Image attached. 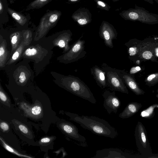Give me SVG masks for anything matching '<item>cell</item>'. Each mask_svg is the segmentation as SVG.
Returning a JSON list of instances; mask_svg holds the SVG:
<instances>
[{"instance_id": "3", "label": "cell", "mask_w": 158, "mask_h": 158, "mask_svg": "<svg viewBox=\"0 0 158 158\" xmlns=\"http://www.w3.org/2000/svg\"><path fill=\"white\" fill-rule=\"evenodd\" d=\"M61 15L62 12L60 11L48 10L40 19L37 32L40 34L46 32L56 25Z\"/></svg>"}, {"instance_id": "27", "label": "cell", "mask_w": 158, "mask_h": 158, "mask_svg": "<svg viewBox=\"0 0 158 158\" xmlns=\"http://www.w3.org/2000/svg\"><path fill=\"white\" fill-rule=\"evenodd\" d=\"M19 33L18 32H15L12 37L11 39V42L13 45H15L17 43L18 39V36L19 35Z\"/></svg>"}, {"instance_id": "30", "label": "cell", "mask_w": 158, "mask_h": 158, "mask_svg": "<svg viewBox=\"0 0 158 158\" xmlns=\"http://www.w3.org/2000/svg\"><path fill=\"white\" fill-rule=\"evenodd\" d=\"M19 82L21 83H23L26 80V77L25 74L23 72H22L20 73L19 77Z\"/></svg>"}, {"instance_id": "11", "label": "cell", "mask_w": 158, "mask_h": 158, "mask_svg": "<svg viewBox=\"0 0 158 158\" xmlns=\"http://www.w3.org/2000/svg\"><path fill=\"white\" fill-rule=\"evenodd\" d=\"M21 107L28 116L38 118L42 115V108L39 104L31 106L25 103H22Z\"/></svg>"}, {"instance_id": "29", "label": "cell", "mask_w": 158, "mask_h": 158, "mask_svg": "<svg viewBox=\"0 0 158 158\" xmlns=\"http://www.w3.org/2000/svg\"><path fill=\"white\" fill-rule=\"evenodd\" d=\"M137 51V48L136 47L130 48L129 50V53L130 55L132 56L135 55Z\"/></svg>"}, {"instance_id": "1", "label": "cell", "mask_w": 158, "mask_h": 158, "mask_svg": "<svg viewBox=\"0 0 158 158\" xmlns=\"http://www.w3.org/2000/svg\"><path fill=\"white\" fill-rule=\"evenodd\" d=\"M66 114L71 120L94 134L111 139H114L118 135L116 129L103 119L96 116L79 115L70 112Z\"/></svg>"}, {"instance_id": "40", "label": "cell", "mask_w": 158, "mask_h": 158, "mask_svg": "<svg viewBox=\"0 0 158 158\" xmlns=\"http://www.w3.org/2000/svg\"><path fill=\"white\" fill-rule=\"evenodd\" d=\"M156 53L157 56H158V48H157L156 49Z\"/></svg>"}, {"instance_id": "32", "label": "cell", "mask_w": 158, "mask_h": 158, "mask_svg": "<svg viewBox=\"0 0 158 158\" xmlns=\"http://www.w3.org/2000/svg\"><path fill=\"white\" fill-rule=\"evenodd\" d=\"M19 52L20 51L17 50L13 54L12 57V59L13 60H16L18 58L19 55Z\"/></svg>"}, {"instance_id": "26", "label": "cell", "mask_w": 158, "mask_h": 158, "mask_svg": "<svg viewBox=\"0 0 158 158\" xmlns=\"http://www.w3.org/2000/svg\"><path fill=\"white\" fill-rule=\"evenodd\" d=\"M37 52L36 50L34 48L27 49L25 52V54L27 56H31L35 55Z\"/></svg>"}, {"instance_id": "38", "label": "cell", "mask_w": 158, "mask_h": 158, "mask_svg": "<svg viewBox=\"0 0 158 158\" xmlns=\"http://www.w3.org/2000/svg\"><path fill=\"white\" fill-rule=\"evenodd\" d=\"M9 2L11 4L14 3L16 0H8Z\"/></svg>"}, {"instance_id": "34", "label": "cell", "mask_w": 158, "mask_h": 158, "mask_svg": "<svg viewBox=\"0 0 158 158\" xmlns=\"http://www.w3.org/2000/svg\"><path fill=\"white\" fill-rule=\"evenodd\" d=\"M156 76L155 74H152L149 76L147 78V80L148 81H151Z\"/></svg>"}, {"instance_id": "6", "label": "cell", "mask_w": 158, "mask_h": 158, "mask_svg": "<svg viewBox=\"0 0 158 158\" xmlns=\"http://www.w3.org/2000/svg\"><path fill=\"white\" fill-rule=\"evenodd\" d=\"M100 34L106 45L109 47L112 48V40L117 35L113 26L108 22H103L100 28Z\"/></svg>"}, {"instance_id": "24", "label": "cell", "mask_w": 158, "mask_h": 158, "mask_svg": "<svg viewBox=\"0 0 158 158\" xmlns=\"http://www.w3.org/2000/svg\"><path fill=\"white\" fill-rule=\"evenodd\" d=\"M98 7L106 10H108L110 7L106 3L99 0H94Z\"/></svg>"}, {"instance_id": "14", "label": "cell", "mask_w": 158, "mask_h": 158, "mask_svg": "<svg viewBox=\"0 0 158 158\" xmlns=\"http://www.w3.org/2000/svg\"><path fill=\"white\" fill-rule=\"evenodd\" d=\"M8 0H0V23H6L9 21Z\"/></svg>"}, {"instance_id": "8", "label": "cell", "mask_w": 158, "mask_h": 158, "mask_svg": "<svg viewBox=\"0 0 158 158\" xmlns=\"http://www.w3.org/2000/svg\"><path fill=\"white\" fill-rule=\"evenodd\" d=\"M127 156L123 152L117 148H104L97 150L94 158H122Z\"/></svg>"}, {"instance_id": "18", "label": "cell", "mask_w": 158, "mask_h": 158, "mask_svg": "<svg viewBox=\"0 0 158 158\" xmlns=\"http://www.w3.org/2000/svg\"><path fill=\"white\" fill-rule=\"evenodd\" d=\"M15 126L18 130L27 137L32 138V133L27 126L18 121L15 120Z\"/></svg>"}, {"instance_id": "4", "label": "cell", "mask_w": 158, "mask_h": 158, "mask_svg": "<svg viewBox=\"0 0 158 158\" xmlns=\"http://www.w3.org/2000/svg\"><path fill=\"white\" fill-rule=\"evenodd\" d=\"M59 126L62 131L71 138L81 143L86 144L85 137L79 133L78 128L72 123L62 120L59 124Z\"/></svg>"}, {"instance_id": "7", "label": "cell", "mask_w": 158, "mask_h": 158, "mask_svg": "<svg viewBox=\"0 0 158 158\" xmlns=\"http://www.w3.org/2000/svg\"><path fill=\"white\" fill-rule=\"evenodd\" d=\"M108 86L112 90L128 94V92L117 73L111 71L107 73Z\"/></svg>"}, {"instance_id": "16", "label": "cell", "mask_w": 158, "mask_h": 158, "mask_svg": "<svg viewBox=\"0 0 158 158\" xmlns=\"http://www.w3.org/2000/svg\"><path fill=\"white\" fill-rule=\"evenodd\" d=\"M53 0H34L26 7L25 10L28 11L35 9L41 8Z\"/></svg>"}, {"instance_id": "12", "label": "cell", "mask_w": 158, "mask_h": 158, "mask_svg": "<svg viewBox=\"0 0 158 158\" xmlns=\"http://www.w3.org/2000/svg\"><path fill=\"white\" fill-rule=\"evenodd\" d=\"M8 14L12 18L18 25L21 26L23 27L27 25L31 19L29 15H26L10 7H8Z\"/></svg>"}, {"instance_id": "5", "label": "cell", "mask_w": 158, "mask_h": 158, "mask_svg": "<svg viewBox=\"0 0 158 158\" xmlns=\"http://www.w3.org/2000/svg\"><path fill=\"white\" fill-rule=\"evenodd\" d=\"M104 98L103 106L109 114L113 112L117 114L118 110L121 105V102L115 95L114 91L112 92L105 91L102 95Z\"/></svg>"}, {"instance_id": "39", "label": "cell", "mask_w": 158, "mask_h": 158, "mask_svg": "<svg viewBox=\"0 0 158 158\" xmlns=\"http://www.w3.org/2000/svg\"><path fill=\"white\" fill-rule=\"evenodd\" d=\"M135 69L138 71H139L141 69L140 67H139V66H137L135 67Z\"/></svg>"}, {"instance_id": "31", "label": "cell", "mask_w": 158, "mask_h": 158, "mask_svg": "<svg viewBox=\"0 0 158 158\" xmlns=\"http://www.w3.org/2000/svg\"><path fill=\"white\" fill-rule=\"evenodd\" d=\"M5 50L4 47L3 46H1L0 48V60L4 56V55H5Z\"/></svg>"}, {"instance_id": "15", "label": "cell", "mask_w": 158, "mask_h": 158, "mask_svg": "<svg viewBox=\"0 0 158 158\" xmlns=\"http://www.w3.org/2000/svg\"><path fill=\"white\" fill-rule=\"evenodd\" d=\"M93 72L98 85L102 88H105L106 86L105 81V77L104 73L102 71L98 68H94Z\"/></svg>"}, {"instance_id": "22", "label": "cell", "mask_w": 158, "mask_h": 158, "mask_svg": "<svg viewBox=\"0 0 158 158\" xmlns=\"http://www.w3.org/2000/svg\"><path fill=\"white\" fill-rule=\"evenodd\" d=\"M0 139L1 140V141L2 142V144H3V145L4 148L6 149L8 151H9L10 152L12 153H14L15 154H16L17 155H18L19 156H22V157H31L29 156H26L22 154H20L19 152H17L16 151L15 149H13V148H11L10 146H9L8 145L6 144L3 140L2 139H1V138H0Z\"/></svg>"}, {"instance_id": "28", "label": "cell", "mask_w": 158, "mask_h": 158, "mask_svg": "<svg viewBox=\"0 0 158 158\" xmlns=\"http://www.w3.org/2000/svg\"><path fill=\"white\" fill-rule=\"evenodd\" d=\"M142 55L143 58L149 59H150L152 57V54L150 51H146L143 53Z\"/></svg>"}, {"instance_id": "37", "label": "cell", "mask_w": 158, "mask_h": 158, "mask_svg": "<svg viewBox=\"0 0 158 158\" xmlns=\"http://www.w3.org/2000/svg\"><path fill=\"white\" fill-rule=\"evenodd\" d=\"M67 0L69 2H74L80 0Z\"/></svg>"}, {"instance_id": "17", "label": "cell", "mask_w": 158, "mask_h": 158, "mask_svg": "<svg viewBox=\"0 0 158 158\" xmlns=\"http://www.w3.org/2000/svg\"><path fill=\"white\" fill-rule=\"evenodd\" d=\"M123 77L129 87L136 94L139 95L143 94L141 90L138 88L135 83L131 80L129 77L125 75Z\"/></svg>"}, {"instance_id": "23", "label": "cell", "mask_w": 158, "mask_h": 158, "mask_svg": "<svg viewBox=\"0 0 158 158\" xmlns=\"http://www.w3.org/2000/svg\"><path fill=\"white\" fill-rule=\"evenodd\" d=\"M55 139L54 136H47L42 138L39 141V144L42 146L47 145L51 143Z\"/></svg>"}, {"instance_id": "9", "label": "cell", "mask_w": 158, "mask_h": 158, "mask_svg": "<svg viewBox=\"0 0 158 158\" xmlns=\"http://www.w3.org/2000/svg\"><path fill=\"white\" fill-rule=\"evenodd\" d=\"M72 18L78 24L83 26L90 22L91 15L88 10L83 8L75 11L72 15Z\"/></svg>"}, {"instance_id": "20", "label": "cell", "mask_w": 158, "mask_h": 158, "mask_svg": "<svg viewBox=\"0 0 158 158\" xmlns=\"http://www.w3.org/2000/svg\"><path fill=\"white\" fill-rule=\"evenodd\" d=\"M157 107H158V104H153L147 109L141 112L140 115L143 117L149 118L153 114L154 109Z\"/></svg>"}, {"instance_id": "25", "label": "cell", "mask_w": 158, "mask_h": 158, "mask_svg": "<svg viewBox=\"0 0 158 158\" xmlns=\"http://www.w3.org/2000/svg\"><path fill=\"white\" fill-rule=\"evenodd\" d=\"M0 128L3 132H7L9 131V127L8 124L4 121H1Z\"/></svg>"}, {"instance_id": "41", "label": "cell", "mask_w": 158, "mask_h": 158, "mask_svg": "<svg viewBox=\"0 0 158 158\" xmlns=\"http://www.w3.org/2000/svg\"><path fill=\"white\" fill-rule=\"evenodd\" d=\"M158 4V0H154Z\"/></svg>"}, {"instance_id": "21", "label": "cell", "mask_w": 158, "mask_h": 158, "mask_svg": "<svg viewBox=\"0 0 158 158\" xmlns=\"http://www.w3.org/2000/svg\"><path fill=\"white\" fill-rule=\"evenodd\" d=\"M0 98L1 102L5 105L10 106V100L5 93L0 89Z\"/></svg>"}, {"instance_id": "19", "label": "cell", "mask_w": 158, "mask_h": 158, "mask_svg": "<svg viewBox=\"0 0 158 158\" xmlns=\"http://www.w3.org/2000/svg\"><path fill=\"white\" fill-rule=\"evenodd\" d=\"M138 129L139 140L142 146L145 147L147 144V138L144 128L141 123L139 124Z\"/></svg>"}, {"instance_id": "33", "label": "cell", "mask_w": 158, "mask_h": 158, "mask_svg": "<svg viewBox=\"0 0 158 158\" xmlns=\"http://www.w3.org/2000/svg\"><path fill=\"white\" fill-rule=\"evenodd\" d=\"M58 45L61 48L64 47L65 46V42L64 40H61L59 41L58 43Z\"/></svg>"}, {"instance_id": "2", "label": "cell", "mask_w": 158, "mask_h": 158, "mask_svg": "<svg viewBox=\"0 0 158 158\" xmlns=\"http://www.w3.org/2000/svg\"><path fill=\"white\" fill-rule=\"evenodd\" d=\"M120 15L126 20L138 21L149 24L158 23V14L151 13L136 5L134 8L124 10Z\"/></svg>"}, {"instance_id": "35", "label": "cell", "mask_w": 158, "mask_h": 158, "mask_svg": "<svg viewBox=\"0 0 158 158\" xmlns=\"http://www.w3.org/2000/svg\"><path fill=\"white\" fill-rule=\"evenodd\" d=\"M138 71L136 69L135 67L132 68L131 70L130 73H133L136 72Z\"/></svg>"}, {"instance_id": "36", "label": "cell", "mask_w": 158, "mask_h": 158, "mask_svg": "<svg viewBox=\"0 0 158 158\" xmlns=\"http://www.w3.org/2000/svg\"><path fill=\"white\" fill-rule=\"evenodd\" d=\"M145 2H146L150 4L153 5L154 3V1L153 0H143Z\"/></svg>"}, {"instance_id": "10", "label": "cell", "mask_w": 158, "mask_h": 158, "mask_svg": "<svg viewBox=\"0 0 158 158\" xmlns=\"http://www.w3.org/2000/svg\"><path fill=\"white\" fill-rule=\"evenodd\" d=\"M84 43L83 40H79L74 44L68 53L70 60H77L84 56L85 54L84 51Z\"/></svg>"}, {"instance_id": "13", "label": "cell", "mask_w": 158, "mask_h": 158, "mask_svg": "<svg viewBox=\"0 0 158 158\" xmlns=\"http://www.w3.org/2000/svg\"><path fill=\"white\" fill-rule=\"evenodd\" d=\"M141 104L136 102L129 103L124 110L119 114V117L124 119L127 118L132 116L136 114L141 107Z\"/></svg>"}]
</instances>
